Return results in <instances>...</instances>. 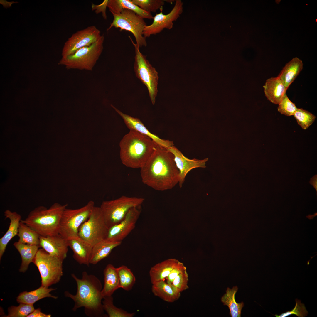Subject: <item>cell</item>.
<instances>
[{
	"instance_id": "39",
	"label": "cell",
	"mask_w": 317,
	"mask_h": 317,
	"mask_svg": "<svg viewBox=\"0 0 317 317\" xmlns=\"http://www.w3.org/2000/svg\"><path fill=\"white\" fill-rule=\"evenodd\" d=\"M186 270V268L182 263L180 262L172 270L168 276L166 278V282L171 284L175 278L178 274Z\"/></svg>"
},
{
	"instance_id": "16",
	"label": "cell",
	"mask_w": 317,
	"mask_h": 317,
	"mask_svg": "<svg viewBox=\"0 0 317 317\" xmlns=\"http://www.w3.org/2000/svg\"><path fill=\"white\" fill-rule=\"evenodd\" d=\"M111 106L122 118L126 125L130 130L135 131L149 137L157 144L166 148L174 146L173 141L161 139L157 136L151 133L139 119L124 114L113 105Z\"/></svg>"
},
{
	"instance_id": "36",
	"label": "cell",
	"mask_w": 317,
	"mask_h": 317,
	"mask_svg": "<svg viewBox=\"0 0 317 317\" xmlns=\"http://www.w3.org/2000/svg\"><path fill=\"white\" fill-rule=\"evenodd\" d=\"M297 109L295 104L291 101L286 94L278 104V110L282 114L290 116L293 115Z\"/></svg>"
},
{
	"instance_id": "6",
	"label": "cell",
	"mask_w": 317,
	"mask_h": 317,
	"mask_svg": "<svg viewBox=\"0 0 317 317\" xmlns=\"http://www.w3.org/2000/svg\"><path fill=\"white\" fill-rule=\"evenodd\" d=\"M144 200L143 198L122 195L114 200L103 201L100 207L107 227L119 223L131 209L141 205Z\"/></svg>"
},
{
	"instance_id": "4",
	"label": "cell",
	"mask_w": 317,
	"mask_h": 317,
	"mask_svg": "<svg viewBox=\"0 0 317 317\" xmlns=\"http://www.w3.org/2000/svg\"><path fill=\"white\" fill-rule=\"evenodd\" d=\"M67 204L55 203L49 208L40 206L31 211L27 217L21 221L36 231L41 236L59 234L60 221Z\"/></svg>"
},
{
	"instance_id": "26",
	"label": "cell",
	"mask_w": 317,
	"mask_h": 317,
	"mask_svg": "<svg viewBox=\"0 0 317 317\" xmlns=\"http://www.w3.org/2000/svg\"><path fill=\"white\" fill-rule=\"evenodd\" d=\"M110 12L119 13L123 9L132 10L143 18L153 19L151 13L145 11L134 4L131 0H109L107 6Z\"/></svg>"
},
{
	"instance_id": "32",
	"label": "cell",
	"mask_w": 317,
	"mask_h": 317,
	"mask_svg": "<svg viewBox=\"0 0 317 317\" xmlns=\"http://www.w3.org/2000/svg\"><path fill=\"white\" fill-rule=\"evenodd\" d=\"M102 302L103 308L109 317H132L134 313H129L115 306L112 296L104 297Z\"/></svg>"
},
{
	"instance_id": "19",
	"label": "cell",
	"mask_w": 317,
	"mask_h": 317,
	"mask_svg": "<svg viewBox=\"0 0 317 317\" xmlns=\"http://www.w3.org/2000/svg\"><path fill=\"white\" fill-rule=\"evenodd\" d=\"M5 218L10 220L9 227L4 235L0 239V259L4 254L7 245L10 240L18 235L20 222L21 220V215L16 212H12L7 210L4 212Z\"/></svg>"
},
{
	"instance_id": "23",
	"label": "cell",
	"mask_w": 317,
	"mask_h": 317,
	"mask_svg": "<svg viewBox=\"0 0 317 317\" xmlns=\"http://www.w3.org/2000/svg\"><path fill=\"white\" fill-rule=\"evenodd\" d=\"M152 284L153 293L166 302H173L178 299L181 296L180 292L164 280L158 281Z\"/></svg>"
},
{
	"instance_id": "20",
	"label": "cell",
	"mask_w": 317,
	"mask_h": 317,
	"mask_svg": "<svg viewBox=\"0 0 317 317\" xmlns=\"http://www.w3.org/2000/svg\"><path fill=\"white\" fill-rule=\"evenodd\" d=\"M263 87L267 99L276 104L280 102L287 89L277 77L267 80Z\"/></svg>"
},
{
	"instance_id": "44",
	"label": "cell",
	"mask_w": 317,
	"mask_h": 317,
	"mask_svg": "<svg viewBox=\"0 0 317 317\" xmlns=\"http://www.w3.org/2000/svg\"><path fill=\"white\" fill-rule=\"evenodd\" d=\"M316 215H317V213H315V214H314L313 215H312V216H313L312 217H311V216H309V215H308V216H306V217L308 218L309 219H310V220L313 219L314 218V217L316 216Z\"/></svg>"
},
{
	"instance_id": "8",
	"label": "cell",
	"mask_w": 317,
	"mask_h": 317,
	"mask_svg": "<svg viewBox=\"0 0 317 317\" xmlns=\"http://www.w3.org/2000/svg\"><path fill=\"white\" fill-rule=\"evenodd\" d=\"M94 206V201L90 200L79 208H66L61 217L59 234L66 240L78 236L79 227L88 219Z\"/></svg>"
},
{
	"instance_id": "22",
	"label": "cell",
	"mask_w": 317,
	"mask_h": 317,
	"mask_svg": "<svg viewBox=\"0 0 317 317\" xmlns=\"http://www.w3.org/2000/svg\"><path fill=\"white\" fill-rule=\"evenodd\" d=\"M104 285L101 291L103 299L112 296L114 292L120 288L117 268L109 264L104 270Z\"/></svg>"
},
{
	"instance_id": "17",
	"label": "cell",
	"mask_w": 317,
	"mask_h": 317,
	"mask_svg": "<svg viewBox=\"0 0 317 317\" xmlns=\"http://www.w3.org/2000/svg\"><path fill=\"white\" fill-rule=\"evenodd\" d=\"M39 246L49 254L64 260L67 257L68 247L67 240L59 234L40 237Z\"/></svg>"
},
{
	"instance_id": "21",
	"label": "cell",
	"mask_w": 317,
	"mask_h": 317,
	"mask_svg": "<svg viewBox=\"0 0 317 317\" xmlns=\"http://www.w3.org/2000/svg\"><path fill=\"white\" fill-rule=\"evenodd\" d=\"M302 61L297 57L286 64L277 77L288 89L303 68Z\"/></svg>"
},
{
	"instance_id": "2",
	"label": "cell",
	"mask_w": 317,
	"mask_h": 317,
	"mask_svg": "<svg viewBox=\"0 0 317 317\" xmlns=\"http://www.w3.org/2000/svg\"><path fill=\"white\" fill-rule=\"evenodd\" d=\"M82 278L79 279L74 274H71L77 284V292L73 295L66 291L65 296L74 301V311L83 307L85 314L88 316H102L104 310L102 302L101 283L95 276L89 274L86 271L82 272Z\"/></svg>"
},
{
	"instance_id": "7",
	"label": "cell",
	"mask_w": 317,
	"mask_h": 317,
	"mask_svg": "<svg viewBox=\"0 0 317 317\" xmlns=\"http://www.w3.org/2000/svg\"><path fill=\"white\" fill-rule=\"evenodd\" d=\"M63 260L39 249L33 262L41 275V286L48 287L58 283L63 274Z\"/></svg>"
},
{
	"instance_id": "31",
	"label": "cell",
	"mask_w": 317,
	"mask_h": 317,
	"mask_svg": "<svg viewBox=\"0 0 317 317\" xmlns=\"http://www.w3.org/2000/svg\"><path fill=\"white\" fill-rule=\"evenodd\" d=\"M120 288L128 291L131 289L136 282V278L131 270L125 265L117 268Z\"/></svg>"
},
{
	"instance_id": "10",
	"label": "cell",
	"mask_w": 317,
	"mask_h": 317,
	"mask_svg": "<svg viewBox=\"0 0 317 317\" xmlns=\"http://www.w3.org/2000/svg\"><path fill=\"white\" fill-rule=\"evenodd\" d=\"M135 51L134 69L136 77L147 87L151 102L154 105L158 92V73L140 51L139 46L129 36Z\"/></svg>"
},
{
	"instance_id": "11",
	"label": "cell",
	"mask_w": 317,
	"mask_h": 317,
	"mask_svg": "<svg viewBox=\"0 0 317 317\" xmlns=\"http://www.w3.org/2000/svg\"><path fill=\"white\" fill-rule=\"evenodd\" d=\"M108 229L100 207L94 206L88 219L79 227L78 236L93 246L105 239Z\"/></svg>"
},
{
	"instance_id": "30",
	"label": "cell",
	"mask_w": 317,
	"mask_h": 317,
	"mask_svg": "<svg viewBox=\"0 0 317 317\" xmlns=\"http://www.w3.org/2000/svg\"><path fill=\"white\" fill-rule=\"evenodd\" d=\"M18 235V241L31 245H39L40 235L35 231L21 220L20 222Z\"/></svg>"
},
{
	"instance_id": "34",
	"label": "cell",
	"mask_w": 317,
	"mask_h": 317,
	"mask_svg": "<svg viewBox=\"0 0 317 317\" xmlns=\"http://www.w3.org/2000/svg\"><path fill=\"white\" fill-rule=\"evenodd\" d=\"M132 2L141 9L147 12H156L158 10L163 11L165 0H131Z\"/></svg>"
},
{
	"instance_id": "15",
	"label": "cell",
	"mask_w": 317,
	"mask_h": 317,
	"mask_svg": "<svg viewBox=\"0 0 317 317\" xmlns=\"http://www.w3.org/2000/svg\"><path fill=\"white\" fill-rule=\"evenodd\" d=\"M173 154L176 166L179 172L178 183L180 188L183 184L187 174L192 170L196 168H205L208 158L199 160L196 158L190 159L185 156L182 153L174 146L167 149Z\"/></svg>"
},
{
	"instance_id": "42",
	"label": "cell",
	"mask_w": 317,
	"mask_h": 317,
	"mask_svg": "<svg viewBox=\"0 0 317 317\" xmlns=\"http://www.w3.org/2000/svg\"><path fill=\"white\" fill-rule=\"evenodd\" d=\"M17 3H18V2H14V1L9 2L6 0H1L0 1V3L3 5L4 8L6 9L11 7L13 4Z\"/></svg>"
},
{
	"instance_id": "14",
	"label": "cell",
	"mask_w": 317,
	"mask_h": 317,
	"mask_svg": "<svg viewBox=\"0 0 317 317\" xmlns=\"http://www.w3.org/2000/svg\"><path fill=\"white\" fill-rule=\"evenodd\" d=\"M141 211V205L131 209L120 222L108 228L105 239L122 242L134 228Z\"/></svg>"
},
{
	"instance_id": "27",
	"label": "cell",
	"mask_w": 317,
	"mask_h": 317,
	"mask_svg": "<svg viewBox=\"0 0 317 317\" xmlns=\"http://www.w3.org/2000/svg\"><path fill=\"white\" fill-rule=\"evenodd\" d=\"M179 262L175 259H169L152 267L149 272L151 284H152L158 281L164 280Z\"/></svg>"
},
{
	"instance_id": "13",
	"label": "cell",
	"mask_w": 317,
	"mask_h": 317,
	"mask_svg": "<svg viewBox=\"0 0 317 317\" xmlns=\"http://www.w3.org/2000/svg\"><path fill=\"white\" fill-rule=\"evenodd\" d=\"M183 3L181 0H176L174 6L170 12L163 14L162 11L153 17L151 24L147 25L143 33L144 36L149 37L161 32L164 29H171L173 27V22L176 21L183 12Z\"/></svg>"
},
{
	"instance_id": "29",
	"label": "cell",
	"mask_w": 317,
	"mask_h": 317,
	"mask_svg": "<svg viewBox=\"0 0 317 317\" xmlns=\"http://www.w3.org/2000/svg\"><path fill=\"white\" fill-rule=\"evenodd\" d=\"M237 286L233 287L232 289L227 288L226 293L221 298V301L223 305L228 306L230 310V314L232 317H240L241 311L244 306L243 302L237 303L235 299V295L237 291Z\"/></svg>"
},
{
	"instance_id": "28",
	"label": "cell",
	"mask_w": 317,
	"mask_h": 317,
	"mask_svg": "<svg viewBox=\"0 0 317 317\" xmlns=\"http://www.w3.org/2000/svg\"><path fill=\"white\" fill-rule=\"evenodd\" d=\"M121 243L104 239L97 243L92 246L90 264H96L107 257L114 248Z\"/></svg>"
},
{
	"instance_id": "33",
	"label": "cell",
	"mask_w": 317,
	"mask_h": 317,
	"mask_svg": "<svg viewBox=\"0 0 317 317\" xmlns=\"http://www.w3.org/2000/svg\"><path fill=\"white\" fill-rule=\"evenodd\" d=\"M293 115L298 124L305 130L312 124L316 118L313 114L302 109L297 108Z\"/></svg>"
},
{
	"instance_id": "24",
	"label": "cell",
	"mask_w": 317,
	"mask_h": 317,
	"mask_svg": "<svg viewBox=\"0 0 317 317\" xmlns=\"http://www.w3.org/2000/svg\"><path fill=\"white\" fill-rule=\"evenodd\" d=\"M56 288H48L41 286L38 289L32 291H26L20 293L16 298L18 303H23L30 305L33 304L38 301L46 297L56 299L58 297L52 295L50 292L55 290Z\"/></svg>"
},
{
	"instance_id": "38",
	"label": "cell",
	"mask_w": 317,
	"mask_h": 317,
	"mask_svg": "<svg viewBox=\"0 0 317 317\" xmlns=\"http://www.w3.org/2000/svg\"><path fill=\"white\" fill-rule=\"evenodd\" d=\"M188 274L186 270L178 274L174 279L171 285L180 292L188 288Z\"/></svg>"
},
{
	"instance_id": "43",
	"label": "cell",
	"mask_w": 317,
	"mask_h": 317,
	"mask_svg": "<svg viewBox=\"0 0 317 317\" xmlns=\"http://www.w3.org/2000/svg\"><path fill=\"white\" fill-rule=\"evenodd\" d=\"M315 188L316 191H317V175L314 176L311 178L309 182Z\"/></svg>"
},
{
	"instance_id": "1",
	"label": "cell",
	"mask_w": 317,
	"mask_h": 317,
	"mask_svg": "<svg viewBox=\"0 0 317 317\" xmlns=\"http://www.w3.org/2000/svg\"><path fill=\"white\" fill-rule=\"evenodd\" d=\"M140 169L143 183L156 190L171 189L178 183L179 172L173 154L158 145Z\"/></svg>"
},
{
	"instance_id": "5",
	"label": "cell",
	"mask_w": 317,
	"mask_h": 317,
	"mask_svg": "<svg viewBox=\"0 0 317 317\" xmlns=\"http://www.w3.org/2000/svg\"><path fill=\"white\" fill-rule=\"evenodd\" d=\"M104 39V34L91 45L83 47L73 54L62 56L58 63L67 69L92 71L102 54Z\"/></svg>"
},
{
	"instance_id": "41",
	"label": "cell",
	"mask_w": 317,
	"mask_h": 317,
	"mask_svg": "<svg viewBox=\"0 0 317 317\" xmlns=\"http://www.w3.org/2000/svg\"><path fill=\"white\" fill-rule=\"evenodd\" d=\"M50 314H47L42 312L40 308L35 309L31 313L28 315L27 317H50Z\"/></svg>"
},
{
	"instance_id": "12",
	"label": "cell",
	"mask_w": 317,
	"mask_h": 317,
	"mask_svg": "<svg viewBox=\"0 0 317 317\" xmlns=\"http://www.w3.org/2000/svg\"><path fill=\"white\" fill-rule=\"evenodd\" d=\"M101 36L100 31L94 26L76 32L65 43L62 50V56L73 54L79 49L91 45Z\"/></svg>"
},
{
	"instance_id": "37",
	"label": "cell",
	"mask_w": 317,
	"mask_h": 317,
	"mask_svg": "<svg viewBox=\"0 0 317 317\" xmlns=\"http://www.w3.org/2000/svg\"><path fill=\"white\" fill-rule=\"evenodd\" d=\"M296 305L294 308L291 311H288L282 313L280 315H274L276 317H286L291 315H295L299 317H304L307 316L308 312L306 309L304 304L298 299L295 300Z\"/></svg>"
},
{
	"instance_id": "40",
	"label": "cell",
	"mask_w": 317,
	"mask_h": 317,
	"mask_svg": "<svg viewBox=\"0 0 317 317\" xmlns=\"http://www.w3.org/2000/svg\"><path fill=\"white\" fill-rule=\"evenodd\" d=\"M108 1V0H105L102 3L99 5H95L92 3V10L94 11L96 14L102 13L103 18L104 19L106 20L107 18L106 9L107 6Z\"/></svg>"
},
{
	"instance_id": "35",
	"label": "cell",
	"mask_w": 317,
	"mask_h": 317,
	"mask_svg": "<svg viewBox=\"0 0 317 317\" xmlns=\"http://www.w3.org/2000/svg\"><path fill=\"white\" fill-rule=\"evenodd\" d=\"M18 306H11L8 308L6 317H26L35 309L33 305L19 303Z\"/></svg>"
},
{
	"instance_id": "25",
	"label": "cell",
	"mask_w": 317,
	"mask_h": 317,
	"mask_svg": "<svg viewBox=\"0 0 317 317\" xmlns=\"http://www.w3.org/2000/svg\"><path fill=\"white\" fill-rule=\"evenodd\" d=\"M13 245L20 253L21 258L19 271L24 272L27 270L30 263L33 262L40 247L39 245H31L18 241L15 242Z\"/></svg>"
},
{
	"instance_id": "18",
	"label": "cell",
	"mask_w": 317,
	"mask_h": 317,
	"mask_svg": "<svg viewBox=\"0 0 317 317\" xmlns=\"http://www.w3.org/2000/svg\"><path fill=\"white\" fill-rule=\"evenodd\" d=\"M67 241L73 252L74 259L80 264L89 266L92 246L78 236L67 240Z\"/></svg>"
},
{
	"instance_id": "3",
	"label": "cell",
	"mask_w": 317,
	"mask_h": 317,
	"mask_svg": "<svg viewBox=\"0 0 317 317\" xmlns=\"http://www.w3.org/2000/svg\"><path fill=\"white\" fill-rule=\"evenodd\" d=\"M157 145L149 137L130 130L119 143L122 163L129 168H140L148 160Z\"/></svg>"
},
{
	"instance_id": "9",
	"label": "cell",
	"mask_w": 317,
	"mask_h": 317,
	"mask_svg": "<svg viewBox=\"0 0 317 317\" xmlns=\"http://www.w3.org/2000/svg\"><path fill=\"white\" fill-rule=\"evenodd\" d=\"M111 13L113 19L107 31L114 27L120 28L121 31H128L133 35L136 43L139 47L147 45L146 38L143 34L144 30L147 25L144 18L133 11L126 9H122L118 14Z\"/></svg>"
}]
</instances>
